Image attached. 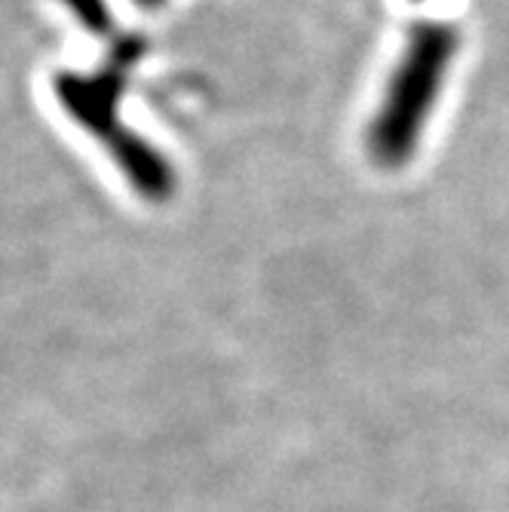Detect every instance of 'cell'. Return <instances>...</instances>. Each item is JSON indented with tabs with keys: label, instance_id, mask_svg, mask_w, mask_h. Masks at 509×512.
<instances>
[{
	"label": "cell",
	"instance_id": "cell-1",
	"mask_svg": "<svg viewBox=\"0 0 509 512\" xmlns=\"http://www.w3.org/2000/svg\"><path fill=\"white\" fill-rule=\"evenodd\" d=\"M457 46V31L439 22H424L408 34L384 102L368 126V154L378 166L399 169L418 151Z\"/></svg>",
	"mask_w": 509,
	"mask_h": 512
},
{
	"label": "cell",
	"instance_id": "cell-2",
	"mask_svg": "<svg viewBox=\"0 0 509 512\" xmlns=\"http://www.w3.org/2000/svg\"><path fill=\"white\" fill-rule=\"evenodd\" d=\"M120 74H62L56 77V96L62 108L114 157L126 181L151 203H163L175 191V172L166 157L151 148L120 120Z\"/></svg>",
	"mask_w": 509,
	"mask_h": 512
},
{
	"label": "cell",
	"instance_id": "cell-3",
	"mask_svg": "<svg viewBox=\"0 0 509 512\" xmlns=\"http://www.w3.org/2000/svg\"><path fill=\"white\" fill-rule=\"evenodd\" d=\"M80 13V22L89 28H105V10H102V0H71Z\"/></svg>",
	"mask_w": 509,
	"mask_h": 512
},
{
	"label": "cell",
	"instance_id": "cell-4",
	"mask_svg": "<svg viewBox=\"0 0 509 512\" xmlns=\"http://www.w3.org/2000/svg\"><path fill=\"white\" fill-rule=\"evenodd\" d=\"M142 7H160V4H166V0H138Z\"/></svg>",
	"mask_w": 509,
	"mask_h": 512
}]
</instances>
